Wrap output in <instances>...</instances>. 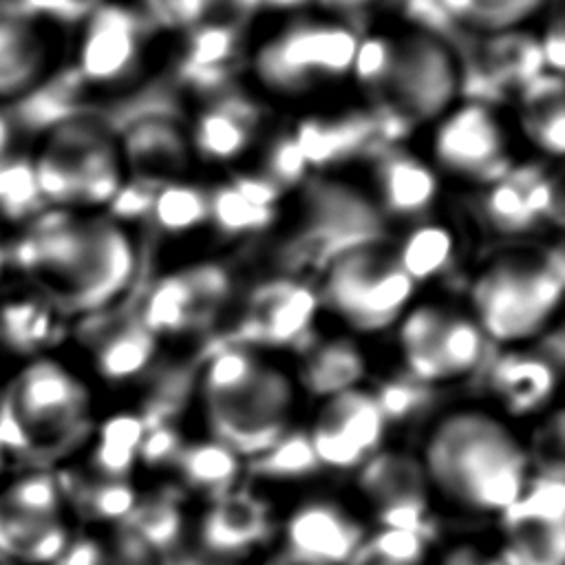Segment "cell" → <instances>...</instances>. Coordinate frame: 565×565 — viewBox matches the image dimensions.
<instances>
[{"label":"cell","mask_w":565,"mask_h":565,"mask_svg":"<svg viewBox=\"0 0 565 565\" xmlns=\"http://www.w3.org/2000/svg\"><path fill=\"white\" fill-rule=\"evenodd\" d=\"M15 263L60 311L97 313L132 285L137 247L115 218L55 210L15 245Z\"/></svg>","instance_id":"cell-1"},{"label":"cell","mask_w":565,"mask_h":565,"mask_svg":"<svg viewBox=\"0 0 565 565\" xmlns=\"http://www.w3.org/2000/svg\"><path fill=\"white\" fill-rule=\"evenodd\" d=\"M417 457L433 497L468 514H501L534 470L532 450L512 422L477 404L439 413Z\"/></svg>","instance_id":"cell-2"},{"label":"cell","mask_w":565,"mask_h":565,"mask_svg":"<svg viewBox=\"0 0 565 565\" xmlns=\"http://www.w3.org/2000/svg\"><path fill=\"white\" fill-rule=\"evenodd\" d=\"M194 388L207 437L245 461L296 426V380L258 349L216 347L205 358Z\"/></svg>","instance_id":"cell-3"},{"label":"cell","mask_w":565,"mask_h":565,"mask_svg":"<svg viewBox=\"0 0 565 565\" xmlns=\"http://www.w3.org/2000/svg\"><path fill=\"white\" fill-rule=\"evenodd\" d=\"M86 380L57 358L26 360L0 388V444L13 466L55 468L93 428Z\"/></svg>","instance_id":"cell-4"},{"label":"cell","mask_w":565,"mask_h":565,"mask_svg":"<svg viewBox=\"0 0 565 565\" xmlns=\"http://www.w3.org/2000/svg\"><path fill=\"white\" fill-rule=\"evenodd\" d=\"M561 247L499 254L472 282V318L488 342L527 344L543 335L563 298Z\"/></svg>","instance_id":"cell-5"},{"label":"cell","mask_w":565,"mask_h":565,"mask_svg":"<svg viewBox=\"0 0 565 565\" xmlns=\"http://www.w3.org/2000/svg\"><path fill=\"white\" fill-rule=\"evenodd\" d=\"M31 177L35 192L55 210L110 205L124 185L119 143L102 121L64 119L40 143Z\"/></svg>","instance_id":"cell-6"},{"label":"cell","mask_w":565,"mask_h":565,"mask_svg":"<svg viewBox=\"0 0 565 565\" xmlns=\"http://www.w3.org/2000/svg\"><path fill=\"white\" fill-rule=\"evenodd\" d=\"M415 282L399 267L395 249L384 241L355 245L338 254L324 267L318 289L327 305L347 327L358 333H377L406 313Z\"/></svg>","instance_id":"cell-7"},{"label":"cell","mask_w":565,"mask_h":565,"mask_svg":"<svg viewBox=\"0 0 565 565\" xmlns=\"http://www.w3.org/2000/svg\"><path fill=\"white\" fill-rule=\"evenodd\" d=\"M73 514L53 468H13L0 483V565H57Z\"/></svg>","instance_id":"cell-8"},{"label":"cell","mask_w":565,"mask_h":565,"mask_svg":"<svg viewBox=\"0 0 565 565\" xmlns=\"http://www.w3.org/2000/svg\"><path fill=\"white\" fill-rule=\"evenodd\" d=\"M461 93V60L446 38L426 29L391 35V60L380 84L375 110L406 128L435 119Z\"/></svg>","instance_id":"cell-9"},{"label":"cell","mask_w":565,"mask_h":565,"mask_svg":"<svg viewBox=\"0 0 565 565\" xmlns=\"http://www.w3.org/2000/svg\"><path fill=\"white\" fill-rule=\"evenodd\" d=\"M360 33L344 20H294L256 53L260 82L278 93H302L351 73Z\"/></svg>","instance_id":"cell-10"},{"label":"cell","mask_w":565,"mask_h":565,"mask_svg":"<svg viewBox=\"0 0 565 565\" xmlns=\"http://www.w3.org/2000/svg\"><path fill=\"white\" fill-rule=\"evenodd\" d=\"M397 344L404 373L433 388L472 375L488 351V340L470 313L435 302L406 309Z\"/></svg>","instance_id":"cell-11"},{"label":"cell","mask_w":565,"mask_h":565,"mask_svg":"<svg viewBox=\"0 0 565 565\" xmlns=\"http://www.w3.org/2000/svg\"><path fill=\"white\" fill-rule=\"evenodd\" d=\"M497 519L503 565L565 563V477L561 463L534 466L521 494Z\"/></svg>","instance_id":"cell-12"},{"label":"cell","mask_w":565,"mask_h":565,"mask_svg":"<svg viewBox=\"0 0 565 565\" xmlns=\"http://www.w3.org/2000/svg\"><path fill=\"white\" fill-rule=\"evenodd\" d=\"M355 494L369 527L435 536L433 490L417 452L384 446L355 472Z\"/></svg>","instance_id":"cell-13"},{"label":"cell","mask_w":565,"mask_h":565,"mask_svg":"<svg viewBox=\"0 0 565 565\" xmlns=\"http://www.w3.org/2000/svg\"><path fill=\"white\" fill-rule=\"evenodd\" d=\"M322 470L355 472L386 446L388 424L369 386L320 399L305 428Z\"/></svg>","instance_id":"cell-14"},{"label":"cell","mask_w":565,"mask_h":565,"mask_svg":"<svg viewBox=\"0 0 565 565\" xmlns=\"http://www.w3.org/2000/svg\"><path fill=\"white\" fill-rule=\"evenodd\" d=\"M276 530V512L267 497L243 483L205 501L192 521L196 550L205 558L225 565L256 561L265 554Z\"/></svg>","instance_id":"cell-15"},{"label":"cell","mask_w":565,"mask_h":565,"mask_svg":"<svg viewBox=\"0 0 565 565\" xmlns=\"http://www.w3.org/2000/svg\"><path fill=\"white\" fill-rule=\"evenodd\" d=\"M148 15L121 2H102L86 20L77 46V71L95 88H121L141 73Z\"/></svg>","instance_id":"cell-16"},{"label":"cell","mask_w":565,"mask_h":565,"mask_svg":"<svg viewBox=\"0 0 565 565\" xmlns=\"http://www.w3.org/2000/svg\"><path fill=\"white\" fill-rule=\"evenodd\" d=\"M433 157L455 177L492 183L512 170L505 152V135L494 108L466 99L444 115L433 132Z\"/></svg>","instance_id":"cell-17"},{"label":"cell","mask_w":565,"mask_h":565,"mask_svg":"<svg viewBox=\"0 0 565 565\" xmlns=\"http://www.w3.org/2000/svg\"><path fill=\"white\" fill-rule=\"evenodd\" d=\"M232 278L221 265L205 263L163 276L139 305L137 320L159 338H177L199 329L230 300Z\"/></svg>","instance_id":"cell-18"},{"label":"cell","mask_w":565,"mask_h":565,"mask_svg":"<svg viewBox=\"0 0 565 565\" xmlns=\"http://www.w3.org/2000/svg\"><path fill=\"white\" fill-rule=\"evenodd\" d=\"M369 530L358 508L331 494L305 497L278 521L280 547L313 565H347Z\"/></svg>","instance_id":"cell-19"},{"label":"cell","mask_w":565,"mask_h":565,"mask_svg":"<svg viewBox=\"0 0 565 565\" xmlns=\"http://www.w3.org/2000/svg\"><path fill=\"white\" fill-rule=\"evenodd\" d=\"M320 309V294L313 285L296 278H276L258 285L230 342L252 349L307 347Z\"/></svg>","instance_id":"cell-20"},{"label":"cell","mask_w":565,"mask_h":565,"mask_svg":"<svg viewBox=\"0 0 565 565\" xmlns=\"http://www.w3.org/2000/svg\"><path fill=\"white\" fill-rule=\"evenodd\" d=\"M561 384V362L543 347H505L483 369V386L503 419H530L550 411Z\"/></svg>","instance_id":"cell-21"},{"label":"cell","mask_w":565,"mask_h":565,"mask_svg":"<svg viewBox=\"0 0 565 565\" xmlns=\"http://www.w3.org/2000/svg\"><path fill=\"white\" fill-rule=\"evenodd\" d=\"M190 143L174 115L154 113L132 119L119 143L124 172L132 181L163 185L177 181L190 161Z\"/></svg>","instance_id":"cell-22"},{"label":"cell","mask_w":565,"mask_h":565,"mask_svg":"<svg viewBox=\"0 0 565 565\" xmlns=\"http://www.w3.org/2000/svg\"><path fill=\"white\" fill-rule=\"evenodd\" d=\"M42 22L18 0H0V99L31 90L49 68Z\"/></svg>","instance_id":"cell-23"},{"label":"cell","mask_w":565,"mask_h":565,"mask_svg":"<svg viewBox=\"0 0 565 565\" xmlns=\"http://www.w3.org/2000/svg\"><path fill=\"white\" fill-rule=\"evenodd\" d=\"M258 119V108L227 88L199 110L192 124L190 146L205 161H234L249 148Z\"/></svg>","instance_id":"cell-24"},{"label":"cell","mask_w":565,"mask_h":565,"mask_svg":"<svg viewBox=\"0 0 565 565\" xmlns=\"http://www.w3.org/2000/svg\"><path fill=\"white\" fill-rule=\"evenodd\" d=\"M375 185L382 210L397 218L426 214L439 192L435 170L424 159L393 146L377 148Z\"/></svg>","instance_id":"cell-25"},{"label":"cell","mask_w":565,"mask_h":565,"mask_svg":"<svg viewBox=\"0 0 565 565\" xmlns=\"http://www.w3.org/2000/svg\"><path fill=\"white\" fill-rule=\"evenodd\" d=\"M307 166H329L373 146H382L375 113H349L333 119H305L291 135Z\"/></svg>","instance_id":"cell-26"},{"label":"cell","mask_w":565,"mask_h":565,"mask_svg":"<svg viewBox=\"0 0 565 565\" xmlns=\"http://www.w3.org/2000/svg\"><path fill=\"white\" fill-rule=\"evenodd\" d=\"M183 492L157 488L139 492V499L124 525L126 541L141 558H157L172 552L188 532V516L181 503Z\"/></svg>","instance_id":"cell-27"},{"label":"cell","mask_w":565,"mask_h":565,"mask_svg":"<svg viewBox=\"0 0 565 565\" xmlns=\"http://www.w3.org/2000/svg\"><path fill=\"white\" fill-rule=\"evenodd\" d=\"M177 488L203 503L216 499L245 477V459L212 437L185 439L174 466Z\"/></svg>","instance_id":"cell-28"},{"label":"cell","mask_w":565,"mask_h":565,"mask_svg":"<svg viewBox=\"0 0 565 565\" xmlns=\"http://www.w3.org/2000/svg\"><path fill=\"white\" fill-rule=\"evenodd\" d=\"M143 433L146 422L139 411H117L99 424H93L82 446L88 475L113 481H132V475L139 468Z\"/></svg>","instance_id":"cell-29"},{"label":"cell","mask_w":565,"mask_h":565,"mask_svg":"<svg viewBox=\"0 0 565 565\" xmlns=\"http://www.w3.org/2000/svg\"><path fill=\"white\" fill-rule=\"evenodd\" d=\"M157 349L159 340L141 327L137 316L108 322L90 338L93 369L110 384H124L146 373Z\"/></svg>","instance_id":"cell-30"},{"label":"cell","mask_w":565,"mask_h":565,"mask_svg":"<svg viewBox=\"0 0 565 565\" xmlns=\"http://www.w3.org/2000/svg\"><path fill=\"white\" fill-rule=\"evenodd\" d=\"M364 375V353L349 338H329L320 342L311 340L307 347H302L294 380L298 391L302 388L305 393L324 399L335 393L362 386Z\"/></svg>","instance_id":"cell-31"},{"label":"cell","mask_w":565,"mask_h":565,"mask_svg":"<svg viewBox=\"0 0 565 565\" xmlns=\"http://www.w3.org/2000/svg\"><path fill=\"white\" fill-rule=\"evenodd\" d=\"M521 124L527 139L545 154L561 157L565 141L563 82L558 75L541 73L521 88Z\"/></svg>","instance_id":"cell-32"},{"label":"cell","mask_w":565,"mask_h":565,"mask_svg":"<svg viewBox=\"0 0 565 565\" xmlns=\"http://www.w3.org/2000/svg\"><path fill=\"white\" fill-rule=\"evenodd\" d=\"M320 470L307 430L298 426L245 461V477L260 483H300L313 479Z\"/></svg>","instance_id":"cell-33"},{"label":"cell","mask_w":565,"mask_h":565,"mask_svg":"<svg viewBox=\"0 0 565 565\" xmlns=\"http://www.w3.org/2000/svg\"><path fill=\"white\" fill-rule=\"evenodd\" d=\"M395 256L413 282H426L455 265L457 236L441 223H419L397 245Z\"/></svg>","instance_id":"cell-34"},{"label":"cell","mask_w":565,"mask_h":565,"mask_svg":"<svg viewBox=\"0 0 565 565\" xmlns=\"http://www.w3.org/2000/svg\"><path fill=\"white\" fill-rule=\"evenodd\" d=\"M42 300L18 298V302H9L0 311V340L11 351L24 353L26 360L46 355L42 351L51 344L55 333V307Z\"/></svg>","instance_id":"cell-35"},{"label":"cell","mask_w":565,"mask_h":565,"mask_svg":"<svg viewBox=\"0 0 565 565\" xmlns=\"http://www.w3.org/2000/svg\"><path fill=\"white\" fill-rule=\"evenodd\" d=\"M433 536L371 527L358 552L347 565H433Z\"/></svg>","instance_id":"cell-36"},{"label":"cell","mask_w":565,"mask_h":565,"mask_svg":"<svg viewBox=\"0 0 565 565\" xmlns=\"http://www.w3.org/2000/svg\"><path fill=\"white\" fill-rule=\"evenodd\" d=\"M148 218L161 234H183L207 221V190L170 181L159 185Z\"/></svg>","instance_id":"cell-37"},{"label":"cell","mask_w":565,"mask_h":565,"mask_svg":"<svg viewBox=\"0 0 565 565\" xmlns=\"http://www.w3.org/2000/svg\"><path fill=\"white\" fill-rule=\"evenodd\" d=\"M481 210L488 223L503 234H525L541 225L527 207L521 168H512L505 177L488 183Z\"/></svg>","instance_id":"cell-38"},{"label":"cell","mask_w":565,"mask_h":565,"mask_svg":"<svg viewBox=\"0 0 565 565\" xmlns=\"http://www.w3.org/2000/svg\"><path fill=\"white\" fill-rule=\"evenodd\" d=\"M274 216L276 210L249 203L230 183H221L207 192V221L218 234L227 238L249 232H263Z\"/></svg>","instance_id":"cell-39"},{"label":"cell","mask_w":565,"mask_h":565,"mask_svg":"<svg viewBox=\"0 0 565 565\" xmlns=\"http://www.w3.org/2000/svg\"><path fill=\"white\" fill-rule=\"evenodd\" d=\"M373 397L377 399V406L391 428H404L419 419L426 408L433 404V386H426L411 377L408 373L391 375L380 380L375 386H371Z\"/></svg>","instance_id":"cell-40"},{"label":"cell","mask_w":565,"mask_h":565,"mask_svg":"<svg viewBox=\"0 0 565 565\" xmlns=\"http://www.w3.org/2000/svg\"><path fill=\"white\" fill-rule=\"evenodd\" d=\"M547 0H466L461 29L477 33H499L523 24L536 15Z\"/></svg>","instance_id":"cell-41"},{"label":"cell","mask_w":565,"mask_h":565,"mask_svg":"<svg viewBox=\"0 0 565 565\" xmlns=\"http://www.w3.org/2000/svg\"><path fill=\"white\" fill-rule=\"evenodd\" d=\"M185 437L179 424H146V433L139 448V468L163 470L172 468Z\"/></svg>","instance_id":"cell-42"},{"label":"cell","mask_w":565,"mask_h":565,"mask_svg":"<svg viewBox=\"0 0 565 565\" xmlns=\"http://www.w3.org/2000/svg\"><path fill=\"white\" fill-rule=\"evenodd\" d=\"M307 170H309V166L291 135H282L269 143L267 154H265L263 174L269 181H274L280 190L287 185L300 183L307 177Z\"/></svg>","instance_id":"cell-43"},{"label":"cell","mask_w":565,"mask_h":565,"mask_svg":"<svg viewBox=\"0 0 565 565\" xmlns=\"http://www.w3.org/2000/svg\"><path fill=\"white\" fill-rule=\"evenodd\" d=\"M221 7H225V0H148V18L168 26L192 29L207 22Z\"/></svg>","instance_id":"cell-44"},{"label":"cell","mask_w":565,"mask_h":565,"mask_svg":"<svg viewBox=\"0 0 565 565\" xmlns=\"http://www.w3.org/2000/svg\"><path fill=\"white\" fill-rule=\"evenodd\" d=\"M33 18L51 22H84L106 0H18Z\"/></svg>","instance_id":"cell-45"},{"label":"cell","mask_w":565,"mask_h":565,"mask_svg":"<svg viewBox=\"0 0 565 565\" xmlns=\"http://www.w3.org/2000/svg\"><path fill=\"white\" fill-rule=\"evenodd\" d=\"M159 185L148 183V181H132L121 185V190L117 192V196L110 201L113 210L117 216L124 218H141L150 214L154 194H157Z\"/></svg>","instance_id":"cell-46"},{"label":"cell","mask_w":565,"mask_h":565,"mask_svg":"<svg viewBox=\"0 0 565 565\" xmlns=\"http://www.w3.org/2000/svg\"><path fill=\"white\" fill-rule=\"evenodd\" d=\"M433 565H503L494 547L477 541H455L433 556Z\"/></svg>","instance_id":"cell-47"},{"label":"cell","mask_w":565,"mask_h":565,"mask_svg":"<svg viewBox=\"0 0 565 565\" xmlns=\"http://www.w3.org/2000/svg\"><path fill=\"white\" fill-rule=\"evenodd\" d=\"M238 194H243L249 203L267 210H276V203L282 194V190L269 181L263 172L258 174H236L227 181Z\"/></svg>","instance_id":"cell-48"},{"label":"cell","mask_w":565,"mask_h":565,"mask_svg":"<svg viewBox=\"0 0 565 565\" xmlns=\"http://www.w3.org/2000/svg\"><path fill=\"white\" fill-rule=\"evenodd\" d=\"M539 44H541L545 73H552V75L561 77L563 64H565V33H563L561 15L554 18L552 26L545 31V35L539 40Z\"/></svg>","instance_id":"cell-49"},{"label":"cell","mask_w":565,"mask_h":565,"mask_svg":"<svg viewBox=\"0 0 565 565\" xmlns=\"http://www.w3.org/2000/svg\"><path fill=\"white\" fill-rule=\"evenodd\" d=\"M252 565H313V563L302 561V558L289 554V552L282 550V547H276V550H271V552L260 554L256 561H252Z\"/></svg>","instance_id":"cell-50"},{"label":"cell","mask_w":565,"mask_h":565,"mask_svg":"<svg viewBox=\"0 0 565 565\" xmlns=\"http://www.w3.org/2000/svg\"><path fill=\"white\" fill-rule=\"evenodd\" d=\"M322 4H329L338 11H347V13H360L364 9H371L375 4H386L393 0H320Z\"/></svg>","instance_id":"cell-51"},{"label":"cell","mask_w":565,"mask_h":565,"mask_svg":"<svg viewBox=\"0 0 565 565\" xmlns=\"http://www.w3.org/2000/svg\"><path fill=\"white\" fill-rule=\"evenodd\" d=\"M13 470V461L9 459V455H7V450H4V446L0 444V483L9 477V472Z\"/></svg>","instance_id":"cell-52"},{"label":"cell","mask_w":565,"mask_h":565,"mask_svg":"<svg viewBox=\"0 0 565 565\" xmlns=\"http://www.w3.org/2000/svg\"><path fill=\"white\" fill-rule=\"evenodd\" d=\"M4 265V241H2V227H0V269Z\"/></svg>","instance_id":"cell-53"},{"label":"cell","mask_w":565,"mask_h":565,"mask_svg":"<svg viewBox=\"0 0 565 565\" xmlns=\"http://www.w3.org/2000/svg\"><path fill=\"white\" fill-rule=\"evenodd\" d=\"M2 382H4V380H0V388H2Z\"/></svg>","instance_id":"cell-54"}]
</instances>
